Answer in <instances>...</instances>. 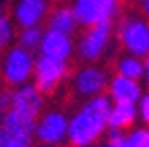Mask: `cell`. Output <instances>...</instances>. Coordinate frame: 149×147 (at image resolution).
I'll list each match as a JSON object with an SVG mask.
<instances>
[{"instance_id":"obj_23","label":"cell","mask_w":149,"mask_h":147,"mask_svg":"<svg viewBox=\"0 0 149 147\" xmlns=\"http://www.w3.org/2000/svg\"><path fill=\"white\" fill-rule=\"evenodd\" d=\"M141 13H143V17L149 13V0H141Z\"/></svg>"},{"instance_id":"obj_3","label":"cell","mask_w":149,"mask_h":147,"mask_svg":"<svg viewBox=\"0 0 149 147\" xmlns=\"http://www.w3.org/2000/svg\"><path fill=\"white\" fill-rule=\"evenodd\" d=\"M116 38L126 50V54H133L139 58H147L149 54V23L145 17L126 15L116 25Z\"/></svg>"},{"instance_id":"obj_6","label":"cell","mask_w":149,"mask_h":147,"mask_svg":"<svg viewBox=\"0 0 149 147\" xmlns=\"http://www.w3.org/2000/svg\"><path fill=\"white\" fill-rule=\"evenodd\" d=\"M66 128H68V114L64 110H46L35 118L33 139L44 147H60L66 143Z\"/></svg>"},{"instance_id":"obj_14","label":"cell","mask_w":149,"mask_h":147,"mask_svg":"<svg viewBox=\"0 0 149 147\" xmlns=\"http://www.w3.org/2000/svg\"><path fill=\"white\" fill-rule=\"evenodd\" d=\"M137 122H139V114H137L135 104H112L110 106V114H108L110 131L126 133L133 126H137Z\"/></svg>"},{"instance_id":"obj_5","label":"cell","mask_w":149,"mask_h":147,"mask_svg":"<svg viewBox=\"0 0 149 147\" xmlns=\"http://www.w3.org/2000/svg\"><path fill=\"white\" fill-rule=\"evenodd\" d=\"M70 10L79 27L114 23L120 13V0H72Z\"/></svg>"},{"instance_id":"obj_21","label":"cell","mask_w":149,"mask_h":147,"mask_svg":"<svg viewBox=\"0 0 149 147\" xmlns=\"http://www.w3.org/2000/svg\"><path fill=\"white\" fill-rule=\"evenodd\" d=\"M8 110H10V91H0V124H2L4 116L8 114Z\"/></svg>"},{"instance_id":"obj_22","label":"cell","mask_w":149,"mask_h":147,"mask_svg":"<svg viewBox=\"0 0 149 147\" xmlns=\"http://www.w3.org/2000/svg\"><path fill=\"white\" fill-rule=\"evenodd\" d=\"M0 147H13V145H10V141H8V137L4 135L2 128H0Z\"/></svg>"},{"instance_id":"obj_24","label":"cell","mask_w":149,"mask_h":147,"mask_svg":"<svg viewBox=\"0 0 149 147\" xmlns=\"http://www.w3.org/2000/svg\"><path fill=\"white\" fill-rule=\"evenodd\" d=\"M130 2H139V0H130Z\"/></svg>"},{"instance_id":"obj_11","label":"cell","mask_w":149,"mask_h":147,"mask_svg":"<svg viewBox=\"0 0 149 147\" xmlns=\"http://www.w3.org/2000/svg\"><path fill=\"white\" fill-rule=\"evenodd\" d=\"M50 13V0H17L13 6L10 21L15 27H42Z\"/></svg>"},{"instance_id":"obj_9","label":"cell","mask_w":149,"mask_h":147,"mask_svg":"<svg viewBox=\"0 0 149 147\" xmlns=\"http://www.w3.org/2000/svg\"><path fill=\"white\" fill-rule=\"evenodd\" d=\"M33 126H35V118L19 114L15 110H8V114L4 116L0 128L4 131V135L8 137L13 147H33L35 139H33Z\"/></svg>"},{"instance_id":"obj_20","label":"cell","mask_w":149,"mask_h":147,"mask_svg":"<svg viewBox=\"0 0 149 147\" xmlns=\"http://www.w3.org/2000/svg\"><path fill=\"white\" fill-rule=\"evenodd\" d=\"M135 106H137L139 120H141V122H147V120H149V95H147V93H143Z\"/></svg>"},{"instance_id":"obj_18","label":"cell","mask_w":149,"mask_h":147,"mask_svg":"<svg viewBox=\"0 0 149 147\" xmlns=\"http://www.w3.org/2000/svg\"><path fill=\"white\" fill-rule=\"evenodd\" d=\"M15 33L17 31H15V23L10 21V17L0 13V52H4L10 46V42L15 40Z\"/></svg>"},{"instance_id":"obj_4","label":"cell","mask_w":149,"mask_h":147,"mask_svg":"<svg viewBox=\"0 0 149 147\" xmlns=\"http://www.w3.org/2000/svg\"><path fill=\"white\" fill-rule=\"evenodd\" d=\"M33 62H35L33 52L23 50L17 44L8 46L2 60H0V77L10 87H19L23 83H29L31 75H33Z\"/></svg>"},{"instance_id":"obj_1","label":"cell","mask_w":149,"mask_h":147,"mask_svg":"<svg viewBox=\"0 0 149 147\" xmlns=\"http://www.w3.org/2000/svg\"><path fill=\"white\" fill-rule=\"evenodd\" d=\"M112 102L108 95H95L85 100L68 116L66 143L70 147H93L108 133V114Z\"/></svg>"},{"instance_id":"obj_17","label":"cell","mask_w":149,"mask_h":147,"mask_svg":"<svg viewBox=\"0 0 149 147\" xmlns=\"http://www.w3.org/2000/svg\"><path fill=\"white\" fill-rule=\"evenodd\" d=\"M42 33H44L42 27H25V29H19V33H15L17 46H21L23 50H29V52H37V46H40V40H42Z\"/></svg>"},{"instance_id":"obj_19","label":"cell","mask_w":149,"mask_h":147,"mask_svg":"<svg viewBox=\"0 0 149 147\" xmlns=\"http://www.w3.org/2000/svg\"><path fill=\"white\" fill-rule=\"evenodd\" d=\"M104 147H126V145H124V133H118V131H110V128H108Z\"/></svg>"},{"instance_id":"obj_12","label":"cell","mask_w":149,"mask_h":147,"mask_svg":"<svg viewBox=\"0 0 149 147\" xmlns=\"http://www.w3.org/2000/svg\"><path fill=\"white\" fill-rule=\"evenodd\" d=\"M37 52H40V56L68 62L74 54V40H72V35H64V33H58V31L46 29L42 33Z\"/></svg>"},{"instance_id":"obj_13","label":"cell","mask_w":149,"mask_h":147,"mask_svg":"<svg viewBox=\"0 0 149 147\" xmlns=\"http://www.w3.org/2000/svg\"><path fill=\"white\" fill-rule=\"evenodd\" d=\"M106 93H108V100L112 104H137L139 98L145 93V91H143V83L141 81L114 75V77L108 79Z\"/></svg>"},{"instance_id":"obj_7","label":"cell","mask_w":149,"mask_h":147,"mask_svg":"<svg viewBox=\"0 0 149 147\" xmlns=\"http://www.w3.org/2000/svg\"><path fill=\"white\" fill-rule=\"evenodd\" d=\"M66 77H68V62L46 58V56H37L35 58L31 83L40 89L44 95L54 93V91L64 83Z\"/></svg>"},{"instance_id":"obj_16","label":"cell","mask_w":149,"mask_h":147,"mask_svg":"<svg viewBox=\"0 0 149 147\" xmlns=\"http://www.w3.org/2000/svg\"><path fill=\"white\" fill-rule=\"evenodd\" d=\"M46 23H48L50 31H58V33H64V35H74L77 29H79V23L74 19L70 6L50 8V13L46 17Z\"/></svg>"},{"instance_id":"obj_2","label":"cell","mask_w":149,"mask_h":147,"mask_svg":"<svg viewBox=\"0 0 149 147\" xmlns=\"http://www.w3.org/2000/svg\"><path fill=\"white\" fill-rule=\"evenodd\" d=\"M112 38H114V27H112V23L85 27L83 33L79 35V40L74 42V54H77L85 64H93L110 52Z\"/></svg>"},{"instance_id":"obj_8","label":"cell","mask_w":149,"mask_h":147,"mask_svg":"<svg viewBox=\"0 0 149 147\" xmlns=\"http://www.w3.org/2000/svg\"><path fill=\"white\" fill-rule=\"evenodd\" d=\"M108 79L110 77H108L106 68L97 66L95 62L85 64L72 75V89L77 95H81L85 100L95 98V95H104L106 87H108Z\"/></svg>"},{"instance_id":"obj_15","label":"cell","mask_w":149,"mask_h":147,"mask_svg":"<svg viewBox=\"0 0 149 147\" xmlns=\"http://www.w3.org/2000/svg\"><path fill=\"white\" fill-rule=\"evenodd\" d=\"M116 75L126 77V79H135V81H149V62L147 58H139L133 54H122L116 60Z\"/></svg>"},{"instance_id":"obj_10","label":"cell","mask_w":149,"mask_h":147,"mask_svg":"<svg viewBox=\"0 0 149 147\" xmlns=\"http://www.w3.org/2000/svg\"><path fill=\"white\" fill-rule=\"evenodd\" d=\"M46 95L37 89L31 81L23 83L10 91V110L19 114H25L31 118H37L44 112V106H46Z\"/></svg>"}]
</instances>
